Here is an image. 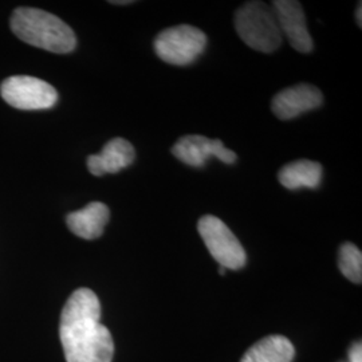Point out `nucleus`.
Masks as SVG:
<instances>
[{
    "instance_id": "nucleus-15",
    "label": "nucleus",
    "mask_w": 362,
    "mask_h": 362,
    "mask_svg": "<svg viewBox=\"0 0 362 362\" xmlns=\"http://www.w3.org/2000/svg\"><path fill=\"white\" fill-rule=\"evenodd\" d=\"M350 362H362L361 342H356L349 350Z\"/></svg>"
},
{
    "instance_id": "nucleus-14",
    "label": "nucleus",
    "mask_w": 362,
    "mask_h": 362,
    "mask_svg": "<svg viewBox=\"0 0 362 362\" xmlns=\"http://www.w3.org/2000/svg\"><path fill=\"white\" fill-rule=\"evenodd\" d=\"M338 267L345 278L353 284L362 282V254L360 248L353 243H344L339 248Z\"/></svg>"
},
{
    "instance_id": "nucleus-8",
    "label": "nucleus",
    "mask_w": 362,
    "mask_h": 362,
    "mask_svg": "<svg viewBox=\"0 0 362 362\" xmlns=\"http://www.w3.org/2000/svg\"><path fill=\"white\" fill-rule=\"evenodd\" d=\"M281 33L299 52L313 50V39L306 26L305 13L296 0H275L272 4Z\"/></svg>"
},
{
    "instance_id": "nucleus-7",
    "label": "nucleus",
    "mask_w": 362,
    "mask_h": 362,
    "mask_svg": "<svg viewBox=\"0 0 362 362\" xmlns=\"http://www.w3.org/2000/svg\"><path fill=\"white\" fill-rule=\"evenodd\" d=\"M172 153L181 163L196 168L204 167L209 157H216L224 164H233L236 161V153L227 149L220 140H211L200 134L181 137L172 146Z\"/></svg>"
},
{
    "instance_id": "nucleus-11",
    "label": "nucleus",
    "mask_w": 362,
    "mask_h": 362,
    "mask_svg": "<svg viewBox=\"0 0 362 362\" xmlns=\"http://www.w3.org/2000/svg\"><path fill=\"white\" fill-rule=\"evenodd\" d=\"M109 218L110 212L107 206L93 202L86 207L69 214L66 216V224L74 235L86 240H94L104 233Z\"/></svg>"
},
{
    "instance_id": "nucleus-4",
    "label": "nucleus",
    "mask_w": 362,
    "mask_h": 362,
    "mask_svg": "<svg viewBox=\"0 0 362 362\" xmlns=\"http://www.w3.org/2000/svg\"><path fill=\"white\" fill-rule=\"evenodd\" d=\"M206 34L189 25L169 27L155 40L157 57L169 65L185 66L194 62L206 50Z\"/></svg>"
},
{
    "instance_id": "nucleus-12",
    "label": "nucleus",
    "mask_w": 362,
    "mask_h": 362,
    "mask_svg": "<svg viewBox=\"0 0 362 362\" xmlns=\"http://www.w3.org/2000/svg\"><path fill=\"white\" fill-rule=\"evenodd\" d=\"M322 173L324 170L320 163L310 160H298L287 164L279 170L278 180L285 188L291 191L300 188L315 189L322 181Z\"/></svg>"
},
{
    "instance_id": "nucleus-9",
    "label": "nucleus",
    "mask_w": 362,
    "mask_h": 362,
    "mask_svg": "<svg viewBox=\"0 0 362 362\" xmlns=\"http://www.w3.org/2000/svg\"><path fill=\"white\" fill-rule=\"evenodd\" d=\"M324 103L322 93L308 83H300L279 91L272 98V109L279 119H291L309 110L320 107Z\"/></svg>"
},
{
    "instance_id": "nucleus-17",
    "label": "nucleus",
    "mask_w": 362,
    "mask_h": 362,
    "mask_svg": "<svg viewBox=\"0 0 362 362\" xmlns=\"http://www.w3.org/2000/svg\"><path fill=\"white\" fill-rule=\"evenodd\" d=\"M110 3H112V4H119V6H121V4H130V3H133V1H130V0H125V1H124V0H119V1H110Z\"/></svg>"
},
{
    "instance_id": "nucleus-2",
    "label": "nucleus",
    "mask_w": 362,
    "mask_h": 362,
    "mask_svg": "<svg viewBox=\"0 0 362 362\" xmlns=\"http://www.w3.org/2000/svg\"><path fill=\"white\" fill-rule=\"evenodd\" d=\"M13 34L31 46L55 54L71 52L77 46L74 31L58 16L38 8L21 7L11 15Z\"/></svg>"
},
{
    "instance_id": "nucleus-1",
    "label": "nucleus",
    "mask_w": 362,
    "mask_h": 362,
    "mask_svg": "<svg viewBox=\"0 0 362 362\" xmlns=\"http://www.w3.org/2000/svg\"><path fill=\"white\" fill-rule=\"evenodd\" d=\"M59 337L67 362H112L115 344L101 324V303L89 288H78L61 314Z\"/></svg>"
},
{
    "instance_id": "nucleus-10",
    "label": "nucleus",
    "mask_w": 362,
    "mask_h": 362,
    "mask_svg": "<svg viewBox=\"0 0 362 362\" xmlns=\"http://www.w3.org/2000/svg\"><path fill=\"white\" fill-rule=\"evenodd\" d=\"M134 157L136 152L129 141L124 139H113L105 145L101 153L88 157V169L94 176L117 173L132 165Z\"/></svg>"
},
{
    "instance_id": "nucleus-5",
    "label": "nucleus",
    "mask_w": 362,
    "mask_h": 362,
    "mask_svg": "<svg viewBox=\"0 0 362 362\" xmlns=\"http://www.w3.org/2000/svg\"><path fill=\"white\" fill-rule=\"evenodd\" d=\"M197 230L214 259L226 270H239L247 262L246 251L233 231L216 216L199 220Z\"/></svg>"
},
{
    "instance_id": "nucleus-6",
    "label": "nucleus",
    "mask_w": 362,
    "mask_h": 362,
    "mask_svg": "<svg viewBox=\"0 0 362 362\" xmlns=\"http://www.w3.org/2000/svg\"><path fill=\"white\" fill-rule=\"evenodd\" d=\"M3 100L21 110L50 109L58 101V93L46 81L28 76H15L0 86Z\"/></svg>"
},
{
    "instance_id": "nucleus-18",
    "label": "nucleus",
    "mask_w": 362,
    "mask_h": 362,
    "mask_svg": "<svg viewBox=\"0 0 362 362\" xmlns=\"http://www.w3.org/2000/svg\"><path fill=\"white\" fill-rule=\"evenodd\" d=\"M219 272H220V275H224V272H226V269H224V267H221V266H220Z\"/></svg>"
},
{
    "instance_id": "nucleus-3",
    "label": "nucleus",
    "mask_w": 362,
    "mask_h": 362,
    "mask_svg": "<svg viewBox=\"0 0 362 362\" xmlns=\"http://www.w3.org/2000/svg\"><path fill=\"white\" fill-rule=\"evenodd\" d=\"M235 28L248 47L272 52L282 43V33L272 6L263 1H247L235 13Z\"/></svg>"
},
{
    "instance_id": "nucleus-16",
    "label": "nucleus",
    "mask_w": 362,
    "mask_h": 362,
    "mask_svg": "<svg viewBox=\"0 0 362 362\" xmlns=\"http://www.w3.org/2000/svg\"><path fill=\"white\" fill-rule=\"evenodd\" d=\"M361 11H362V6H361V3H360V4H358V8H357V13H356V15H357V16H356V18H357V22H358V25H360V26H361V25H362Z\"/></svg>"
},
{
    "instance_id": "nucleus-13",
    "label": "nucleus",
    "mask_w": 362,
    "mask_h": 362,
    "mask_svg": "<svg viewBox=\"0 0 362 362\" xmlns=\"http://www.w3.org/2000/svg\"><path fill=\"white\" fill-rule=\"evenodd\" d=\"M294 345L284 336H270L247 350L240 362H293Z\"/></svg>"
}]
</instances>
